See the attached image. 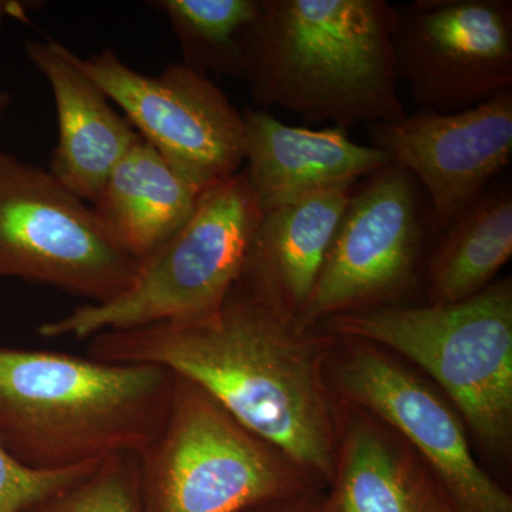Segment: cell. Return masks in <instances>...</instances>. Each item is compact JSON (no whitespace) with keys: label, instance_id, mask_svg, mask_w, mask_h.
<instances>
[{"label":"cell","instance_id":"1","mask_svg":"<svg viewBox=\"0 0 512 512\" xmlns=\"http://www.w3.org/2000/svg\"><path fill=\"white\" fill-rule=\"evenodd\" d=\"M312 348L301 323L244 271L210 315L99 333L87 353L101 362L165 367L282 456L332 478L335 431Z\"/></svg>","mask_w":512,"mask_h":512},{"label":"cell","instance_id":"2","mask_svg":"<svg viewBox=\"0 0 512 512\" xmlns=\"http://www.w3.org/2000/svg\"><path fill=\"white\" fill-rule=\"evenodd\" d=\"M174 384L161 366L0 345V444L37 471L141 456L163 430Z\"/></svg>","mask_w":512,"mask_h":512},{"label":"cell","instance_id":"3","mask_svg":"<svg viewBox=\"0 0 512 512\" xmlns=\"http://www.w3.org/2000/svg\"><path fill=\"white\" fill-rule=\"evenodd\" d=\"M386 0H262L245 82L259 109L336 127L407 116Z\"/></svg>","mask_w":512,"mask_h":512},{"label":"cell","instance_id":"4","mask_svg":"<svg viewBox=\"0 0 512 512\" xmlns=\"http://www.w3.org/2000/svg\"><path fill=\"white\" fill-rule=\"evenodd\" d=\"M262 217L244 168L205 188L183 227L141 262L126 291L39 326L45 339L202 318L217 311L247 266Z\"/></svg>","mask_w":512,"mask_h":512},{"label":"cell","instance_id":"5","mask_svg":"<svg viewBox=\"0 0 512 512\" xmlns=\"http://www.w3.org/2000/svg\"><path fill=\"white\" fill-rule=\"evenodd\" d=\"M329 328L396 350L446 390L485 446L512 433V284L493 282L464 301L340 313Z\"/></svg>","mask_w":512,"mask_h":512},{"label":"cell","instance_id":"6","mask_svg":"<svg viewBox=\"0 0 512 512\" xmlns=\"http://www.w3.org/2000/svg\"><path fill=\"white\" fill-rule=\"evenodd\" d=\"M284 458L175 375L163 430L138 456L143 510L244 512L271 503L295 484Z\"/></svg>","mask_w":512,"mask_h":512},{"label":"cell","instance_id":"7","mask_svg":"<svg viewBox=\"0 0 512 512\" xmlns=\"http://www.w3.org/2000/svg\"><path fill=\"white\" fill-rule=\"evenodd\" d=\"M140 266L50 171L0 153V278L103 303L126 291Z\"/></svg>","mask_w":512,"mask_h":512},{"label":"cell","instance_id":"8","mask_svg":"<svg viewBox=\"0 0 512 512\" xmlns=\"http://www.w3.org/2000/svg\"><path fill=\"white\" fill-rule=\"evenodd\" d=\"M431 231L439 232L429 201L406 168L392 161L363 178L353 188L298 322L389 306L416 284Z\"/></svg>","mask_w":512,"mask_h":512},{"label":"cell","instance_id":"9","mask_svg":"<svg viewBox=\"0 0 512 512\" xmlns=\"http://www.w3.org/2000/svg\"><path fill=\"white\" fill-rule=\"evenodd\" d=\"M74 62L126 114L140 137L205 190L245 163L242 113L210 77L185 64L163 72L131 69L110 49Z\"/></svg>","mask_w":512,"mask_h":512},{"label":"cell","instance_id":"10","mask_svg":"<svg viewBox=\"0 0 512 512\" xmlns=\"http://www.w3.org/2000/svg\"><path fill=\"white\" fill-rule=\"evenodd\" d=\"M397 82L423 109L450 114L512 89L511 0H416L393 6Z\"/></svg>","mask_w":512,"mask_h":512},{"label":"cell","instance_id":"11","mask_svg":"<svg viewBox=\"0 0 512 512\" xmlns=\"http://www.w3.org/2000/svg\"><path fill=\"white\" fill-rule=\"evenodd\" d=\"M367 130L373 147L416 178L441 234L511 163L512 89L457 113L421 109Z\"/></svg>","mask_w":512,"mask_h":512},{"label":"cell","instance_id":"12","mask_svg":"<svg viewBox=\"0 0 512 512\" xmlns=\"http://www.w3.org/2000/svg\"><path fill=\"white\" fill-rule=\"evenodd\" d=\"M339 386L423 454L458 512H512L510 495L474 460L456 414L403 367L359 350L340 367Z\"/></svg>","mask_w":512,"mask_h":512},{"label":"cell","instance_id":"13","mask_svg":"<svg viewBox=\"0 0 512 512\" xmlns=\"http://www.w3.org/2000/svg\"><path fill=\"white\" fill-rule=\"evenodd\" d=\"M245 174L262 211L312 192L355 185L392 163L373 146L356 143L340 127L288 126L262 109L241 111Z\"/></svg>","mask_w":512,"mask_h":512},{"label":"cell","instance_id":"14","mask_svg":"<svg viewBox=\"0 0 512 512\" xmlns=\"http://www.w3.org/2000/svg\"><path fill=\"white\" fill-rule=\"evenodd\" d=\"M26 55L52 87L57 144L50 174L83 201L96 200L111 171L140 134L56 40H28Z\"/></svg>","mask_w":512,"mask_h":512},{"label":"cell","instance_id":"15","mask_svg":"<svg viewBox=\"0 0 512 512\" xmlns=\"http://www.w3.org/2000/svg\"><path fill=\"white\" fill-rule=\"evenodd\" d=\"M355 185L262 211L245 271L295 320L311 299Z\"/></svg>","mask_w":512,"mask_h":512},{"label":"cell","instance_id":"16","mask_svg":"<svg viewBox=\"0 0 512 512\" xmlns=\"http://www.w3.org/2000/svg\"><path fill=\"white\" fill-rule=\"evenodd\" d=\"M202 191L140 138L107 177L93 210L143 262L188 221Z\"/></svg>","mask_w":512,"mask_h":512},{"label":"cell","instance_id":"17","mask_svg":"<svg viewBox=\"0 0 512 512\" xmlns=\"http://www.w3.org/2000/svg\"><path fill=\"white\" fill-rule=\"evenodd\" d=\"M441 234L430 265L431 303L460 302L484 291L512 255L510 181L491 184Z\"/></svg>","mask_w":512,"mask_h":512},{"label":"cell","instance_id":"18","mask_svg":"<svg viewBox=\"0 0 512 512\" xmlns=\"http://www.w3.org/2000/svg\"><path fill=\"white\" fill-rule=\"evenodd\" d=\"M180 43L185 66L207 76L245 80L262 0H158Z\"/></svg>","mask_w":512,"mask_h":512},{"label":"cell","instance_id":"19","mask_svg":"<svg viewBox=\"0 0 512 512\" xmlns=\"http://www.w3.org/2000/svg\"><path fill=\"white\" fill-rule=\"evenodd\" d=\"M335 512H437L393 447L356 427L340 458Z\"/></svg>","mask_w":512,"mask_h":512},{"label":"cell","instance_id":"20","mask_svg":"<svg viewBox=\"0 0 512 512\" xmlns=\"http://www.w3.org/2000/svg\"><path fill=\"white\" fill-rule=\"evenodd\" d=\"M23 512H144L138 456L104 458L79 481Z\"/></svg>","mask_w":512,"mask_h":512},{"label":"cell","instance_id":"21","mask_svg":"<svg viewBox=\"0 0 512 512\" xmlns=\"http://www.w3.org/2000/svg\"><path fill=\"white\" fill-rule=\"evenodd\" d=\"M96 464L62 471L30 470L10 457L0 444V512L28 510L32 505L79 481Z\"/></svg>","mask_w":512,"mask_h":512},{"label":"cell","instance_id":"22","mask_svg":"<svg viewBox=\"0 0 512 512\" xmlns=\"http://www.w3.org/2000/svg\"><path fill=\"white\" fill-rule=\"evenodd\" d=\"M10 101H12V97H10L9 93L0 92V124H2L3 116H5L6 110H8Z\"/></svg>","mask_w":512,"mask_h":512}]
</instances>
